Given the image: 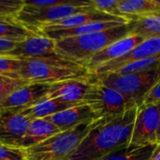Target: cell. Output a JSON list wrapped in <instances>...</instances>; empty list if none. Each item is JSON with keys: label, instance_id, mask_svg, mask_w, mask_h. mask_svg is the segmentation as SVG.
Instances as JSON below:
<instances>
[{"label": "cell", "instance_id": "6da1fadb", "mask_svg": "<svg viewBox=\"0 0 160 160\" xmlns=\"http://www.w3.org/2000/svg\"><path fill=\"white\" fill-rule=\"evenodd\" d=\"M137 107L124 114L99 119L78 148L65 160H100L130 145Z\"/></svg>", "mask_w": 160, "mask_h": 160}, {"label": "cell", "instance_id": "7a4b0ae2", "mask_svg": "<svg viewBox=\"0 0 160 160\" xmlns=\"http://www.w3.org/2000/svg\"><path fill=\"white\" fill-rule=\"evenodd\" d=\"M128 35L130 31L127 22L108 30L58 40L55 42L54 52L62 59L84 67L95 54Z\"/></svg>", "mask_w": 160, "mask_h": 160}, {"label": "cell", "instance_id": "3957f363", "mask_svg": "<svg viewBox=\"0 0 160 160\" xmlns=\"http://www.w3.org/2000/svg\"><path fill=\"white\" fill-rule=\"evenodd\" d=\"M89 76L91 74L84 67L62 59L57 55L22 60V66L18 73V78L27 83L44 84H53Z\"/></svg>", "mask_w": 160, "mask_h": 160}, {"label": "cell", "instance_id": "277c9868", "mask_svg": "<svg viewBox=\"0 0 160 160\" xmlns=\"http://www.w3.org/2000/svg\"><path fill=\"white\" fill-rule=\"evenodd\" d=\"M93 81L112 87L141 105L144 97L160 82V67L137 72H109L92 75Z\"/></svg>", "mask_w": 160, "mask_h": 160}, {"label": "cell", "instance_id": "5b68a950", "mask_svg": "<svg viewBox=\"0 0 160 160\" xmlns=\"http://www.w3.org/2000/svg\"><path fill=\"white\" fill-rule=\"evenodd\" d=\"M98 120L62 131L36 146L24 149L25 160H65L78 148Z\"/></svg>", "mask_w": 160, "mask_h": 160}, {"label": "cell", "instance_id": "8992f818", "mask_svg": "<svg viewBox=\"0 0 160 160\" xmlns=\"http://www.w3.org/2000/svg\"><path fill=\"white\" fill-rule=\"evenodd\" d=\"M95 8L92 0H71L69 3L49 8H33L24 6L16 21L34 32L44 25L55 23L71 15Z\"/></svg>", "mask_w": 160, "mask_h": 160}, {"label": "cell", "instance_id": "52a82bcc", "mask_svg": "<svg viewBox=\"0 0 160 160\" xmlns=\"http://www.w3.org/2000/svg\"><path fill=\"white\" fill-rule=\"evenodd\" d=\"M83 104L89 106L98 119L114 118L138 107L117 90L102 85L93 79L83 98Z\"/></svg>", "mask_w": 160, "mask_h": 160}, {"label": "cell", "instance_id": "ba28073f", "mask_svg": "<svg viewBox=\"0 0 160 160\" xmlns=\"http://www.w3.org/2000/svg\"><path fill=\"white\" fill-rule=\"evenodd\" d=\"M158 124V104H141L137 107L130 145H156Z\"/></svg>", "mask_w": 160, "mask_h": 160}, {"label": "cell", "instance_id": "9c48e42d", "mask_svg": "<svg viewBox=\"0 0 160 160\" xmlns=\"http://www.w3.org/2000/svg\"><path fill=\"white\" fill-rule=\"evenodd\" d=\"M51 84L27 83L15 90L1 105L0 112H20L46 98Z\"/></svg>", "mask_w": 160, "mask_h": 160}, {"label": "cell", "instance_id": "30bf717a", "mask_svg": "<svg viewBox=\"0 0 160 160\" xmlns=\"http://www.w3.org/2000/svg\"><path fill=\"white\" fill-rule=\"evenodd\" d=\"M143 40L144 38L140 36L128 35L121 39L114 41L113 43L110 44L102 51L95 54L85 64L84 67L91 74L98 68L127 55L131 51H133L138 45H140Z\"/></svg>", "mask_w": 160, "mask_h": 160}, {"label": "cell", "instance_id": "8fae6325", "mask_svg": "<svg viewBox=\"0 0 160 160\" xmlns=\"http://www.w3.org/2000/svg\"><path fill=\"white\" fill-rule=\"evenodd\" d=\"M31 121L21 112H0V143L18 147Z\"/></svg>", "mask_w": 160, "mask_h": 160}, {"label": "cell", "instance_id": "7c38bea8", "mask_svg": "<svg viewBox=\"0 0 160 160\" xmlns=\"http://www.w3.org/2000/svg\"><path fill=\"white\" fill-rule=\"evenodd\" d=\"M92 75L87 78L73 79L51 84L46 98L57 99L71 105L83 104V98L91 85Z\"/></svg>", "mask_w": 160, "mask_h": 160}, {"label": "cell", "instance_id": "4fadbf2b", "mask_svg": "<svg viewBox=\"0 0 160 160\" xmlns=\"http://www.w3.org/2000/svg\"><path fill=\"white\" fill-rule=\"evenodd\" d=\"M159 53L160 36L147 38V39H144L140 45H138L133 51H131L127 55L98 68L91 73V75H99V74L113 72L130 63L146 59V58L155 56Z\"/></svg>", "mask_w": 160, "mask_h": 160}, {"label": "cell", "instance_id": "5bb4252c", "mask_svg": "<svg viewBox=\"0 0 160 160\" xmlns=\"http://www.w3.org/2000/svg\"><path fill=\"white\" fill-rule=\"evenodd\" d=\"M55 42L48 37L37 33L33 37L26 38L20 42L15 49H13L7 55L18 58L20 60L45 58L56 55L54 52Z\"/></svg>", "mask_w": 160, "mask_h": 160}, {"label": "cell", "instance_id": "9a60e30c", "mask_svg": "<svg viewBox=\"0 0 160 160\" xmlns=\"http://www.w3.org/2000/svg\"><path fill=\"white\" fill-rule=\"evenodd\" d=\"M128 22L127 20L122 18H117L114 16H111L108 14H105L103 12H100L97 10L96 8H93L88 11L80 12L74 15H71L62 21H59L55 23L44 25L37 30V33H42V32H48V31H56V30H62V29H70L75 28L78 26H82L90 22Z\"/></svg>", "mask_w": 160, "mask_h": 160}, {"label": "cell", "instance_id": "2e32d148", "mask_svg": "<svg viewBox=\"0 0 160 160\" xmlns=\"http://www.w3.org/2000/svg\"><path fill=\"white\" fill-rule=\"evenodd\" d=\"M44 119L52 123L61 131H66L77 126L92 122L98 118L96 116V114L89 106L85 104H81L70 107Z\"/></svg>", "mask_w": 160, "mask_h": 160}, {"label": "cell", "instance_id": "e0dca14e", "mask_svg": "<svg viewBox=\"0 0 160 160\" xmlns=\"http://www.w3.org/2000/svg\"><path fill=\"white\" fill-rule=\"evenodd\" d=\"M60 132L62 131L56 126L46 119L32 120L18 148L27 149L36 146Z\"/></svg>", "mask_w": 160, "mask_h": 160}, {"label": "cell", "instance_id": "ac0fdd59", "mask_svg": "<svg viewBox=\"0 0 160 160\" xmlns=\"http://www.w3.org/2000/svg\"><path fill=\"white\" fill-rule=\"evenodd\" d=\"M127 22H90L82 26H78L75 28H70V29H62V30H56V31H48V32H42L39 34H42L46 37H48L51 39H53L54 41H58L64 38H72V37H78V36H82L90 33H95V32H100L104 30H108L119 25H122Z\"/></svg>", "mask_w": 160, "mask_h": 160}, {"label": "cell", "instance_id": "d6986e66", "mask_svg": "<svg viewBox=\"0 0 160 160\" xmlns=\"http://www.w3.org/2000/svg\"><path fill=\"white\" fill-rule=\"evenodd\" d=\"M119 10L129 22L137 18L159 13L160 0H120Z\"/></svg>", "mask_w": 160, "mask_h": 160}, {"label": "cell", "instance_id": "ffe728a7", "mask_svg": "<svg viewBox=\"0 0 160 160\" xmlns=\"http://www.w3.org/2000/svg\"><path fill=\"white\" fill-rule=\"evenodd\" d=\"M130 35L140 36L144 39L160 36V12L131 20L128 22Z\"/></svg>", "mask_w": 160, "mask_h": 160}, {"label": "cell", "instance_id": "44dd1931", "mask_svg": "<svg viewBox=\"0 0 160 160\" xmlns=\"http://www.w3.org/2000/svg\"><path fill=\"white\" fill-rule=\"evenodd\" d=\"M73 106H77V105L64 103L57 99L44 98L41 101L38 102L37 104L33 105L32 107L27 108L20 112L22 113L27 118H29L30 120L44 119L48 116L53 115L57 112H60Z\"/></svg>", "mask_w": 160, "mask_h": 160}, {"label": "cell", "instance_id": "7402d4cb", "mask_svg": "<svg viewBox=\"0 0 160 160\" xmlns=\"http://www.w3.org/2000/svg\"><path fill=\"white\" fill-rule=\"evenodd\" d=\"M37 32L22 25L13 18H0V38L22 42Z\"/></svg>", "mask_w": 160, "mask_h": 160}, {"label": "cell", "instance_id": "603a6c76", "mask_svg": "<svg viewBox=\"0 0 160 160\" xmlns=\"http://www.w3.org/2000/svg\"><path fill=\"white\" fill-rule=\"evenodd\" d=\"M156 145L147 146H133L129 145L127 148L115 151L100 160H150Z\"/></svg>", "mask_w": 160, "mask_h": 160}, {"label": "cell", "instance_id": "cb8c5ba5", "mask_svg": "<svg viewBox=\"0 0 160 160\" xmlns=\"http://www.w3.org/2000/svg\"><path fill=\"white\" fill-rule=\"evenodd\" d=\"M22 66V60L9 56L0 55V75L12 79H19L18 73Z\"/></svg>", "mask_w": 160, "mask_h": 160}, {"label": "cell", "instance_id": "d4e9b609", "mask_svg": "<svg viewBox=\"0 0 160 160\" xmlns=\"http://www.w3.org/2000/svg\"><path fill=\"white\" fill-rule=\"evenodd\" d=\"M119 1L120 0H92V4L94 8L100 12L127 20L119 10Z\"/></svg>", "mask_w": 160, "mask_h": 160}, {"label": "cell", "instance_id": "484cf974", "mask_svg": "<svg viewBox=\"0 0 160 160\" xmlns=\"http://www.w3.org/2000/svg\"><path fill=\"white\" fill-rule=\"evenodd\" d=\"M27 84L26 82L21 79L6 78L0 81V105L18 88Z\"/></svg>", "mask_w": 160, "mask_h": 160}, {"label": "cell", "instance_id": "4316f807", "mask_svg": "<svg viewBox=\"0 0 160 160\" xmlns=\"http://www.w3.org/2000/svg\"><path fill=\"white\" fill-rule=\"evenodd\" d=\"M23 7V0H0V18L15 19Z\"/></svg>", "mask_w": 160, "mask_h": 160}, {"label": "cell", "instance_id": "83f0119b", "mask_svg": "<svg viewBox=\"0 0 160 160\" xmlns=\"http://www.w3.org/2000/svg\"><path fill=\"white\" fill-rule=\"evenodd\" d=\"M0 160H25V151L0 143Z\"/></svg>", "mask_w": 160, "mask_h": 160}, {"label": "cell", "instance_id": "f1b7e54d", "mask_svg": "<svg viewBox=\"0 0 160 160\" xmlns=\"http://www.w3.org/2000/svg\"><path fill=\"white\" fill-rule=\"evenodd\" d=\"M71 0H23L24 6L33 8H49L56 7L69 3Z\"/></svg>", "mask_w": 160, "mask_h": 160}, {"label": "cell", "instance_id": "f546056e", "mask_svg": "<svg viewBox=\"0 0 160 160\" xmlns=\"http://www.w3.org/2000/svg\"><path fill=\"white\" fill-rule=\"evenodd\" d=\"M160 103V82L144 97L142 104H158Z\"/></svg>", "mask_w": 160, "mask_h": 160}, {"label": "cell", "instance_id": "4dcf8cb0", "mask_svg": "<svg viewBox=\"0 0 160 160\" xmlns=\"http://www.w3.org/2000/svg\"><path fill=\"white\" fill-rule=\"evenodd\" d=\"M19 43L20 42H18V41L0 38V55H7L13 49H15Z\"/></svg>", "mask_w": 160, "mask_h": 160}, {"label": "cell", "instance_id": "1f68e13d", "mask_svg": "<svg viewBox=\"0 0 160 160\" xmlns=\"http://www.w3.org/2000/svg\"><path fill=\"white\" fill-rule=\"evenodd\" d=\"M150 160H160V144H158Z\"/></svg>", "mask_w": 160, "mask_h": 160}, {"label": "cell", "instance_id": "d6a6232c", "mask_svg": "<svg viewBox=\"0 0 160 160\" xmlns=\"http://www.w3.org/2000/svg\"><path fill=\"white\" fill-rule=\"evenodd\" d=\"M158 132H157V142L160 144V103L158 104Z\"/></svg>", "mask_w": 160, "mask_h": 160}, {"label": "cell", "instance_id": "836d02e7", "mask_svg": "<svg viewBox=\"0 0 160 160\" xmlns=\"http://www.w3.org/2000/svg\"><path fill=\"white\" fill-rule=\"evenodd\" d=\"M6 78H8V77H4V76H1V75H0V81H2V80H5Z\"/></svg>", "mask_w": 160, "mask_h": 160}]
</instances>
